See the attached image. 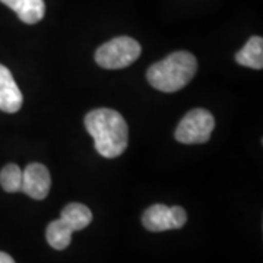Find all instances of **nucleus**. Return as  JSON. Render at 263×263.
Instances as JSON below:
<instances>
[{
	"label": "nucleus",
	"mask_w": 263,
	"mask_h": 263,
	"mask_svg": "<svg viewBox=\"0 0 263 263\" xmlns=\"http://www.w3.org/2000/svg\"><path fill=\"white\" fill-rule=\"evenodd\" d=\"M60 218L65 222H67L73 231H81L91 224L92 212L89 208L85 206L82 203H69L63 208Z\"/></svg>",
	"instance_id": "nucleus-10"
},
{
	"label": "nucleus",
	"mask_w": 263,
	"mask_h": 263,
	"mask_svg": "<svg viewBox=\"0 0 263 263\" xmlns=\"http://www.w3.org/2000/svg\"><path fill=\"white\" fill-rule=\"evenodd\" d=\"M0 263H15V260H13L8 253L0 252Z\"/></svg>",
	"instance_id": "nucleus-13"
},
{
	"label": "nucleus",
	"mask_w": 263,
	"mask_h": 263,
	"mask_svg": "<svg viewBox=\"0 0 263 263\" xmlns=\"http://www.w3.org/2000/svg\"><path fill=\"white\" fill-rule=\"evenodd\" d=\"M237 63L252 69H262L263 67V40L262 37L254 35L252 37L245 47L235 54Z\"/></svg>",
	"instance_id": "nucleus-9"
},
{
	"label": "nucleus",
	"mask_w": 263,
	"mask_h": 263,
	"mask_svg": "<svg viewBox=\"0 0 263 263\" xmlns=\"http://www.w3.org/2000/svg\"><path fill=\"white\" fill-rule=\"evenodd\" d=\"M50 186H51L50 173L47 167H44L43 164L32 162L22 171L21 192L28 195L29 197L35 200L46 199L50 192Z\"/></svg>",
	"instance_id": "nucleus-6"
},
{
	"label": "nucleus",
	"mask_w": 263,
	"mask_h": 263,
	"mask_svg": "<svg viewBox=\"0 0 263 263\" xmlns=\"http://www.w3.org/2000/svg\"><path fill=\"white\" fill-rule=\"evenodd\" d=\"M141 44L130 37H116L95 53V62L104 69H123L141 56Z\"/></svg>",
	"instance_id": "nucleus-3"
},
{
	"label": "nucleus",
	"mask_w": 263,
	"mask_h": 263,
	"mask_svg": "<svg viewBox=\"0 0 263 263\" xmlns=\"http://www.w3.org/2000/svg\"><path fill=\"white\" fill-rule=\"evenodd\" d=\"M24 97L6 66L0 65V110L5 113H16L22 107Z\"/></svg>",
	"instance_id": "nucleus-7"
},
{
	"label": "nucleus",
	"mask_w": 263,
	"mask_h": 263,
	"mask_svg": "<svg viewBox=\"0 0 263 263\" xmlns=\"http://www.w3.org/2000/svg\"><path fill=\"white\" fill-rule=\"evenodd\" d=\"M0 2L13 12H16L18 18L28 25L40 22L46 13L44 0H0Z\"/></svg>",
	"instance_id": "nucleus-8"
},
{
	"label": "nucleus",
	"mask_w": 263,
	"mask_h": 263,
	"mask_svg": "<svg viewBox=\"0 0 263 263\" xmlns=\"http://www.w3.org/2000/svg\"><path fill=\"white\" fill-rule=\"evenodd\" d=\"M214 127H215L214 116L205 108H195L181 119V122L174 132V136L179 142L187 145L205 143L209 141Z\"/></svg>",
	"instance_id": "nucleus-4"
},
{
	"label": "nucleus",
	"mask_w": 263,
	"mask_h": 263,
	"mask_svg": "<svg viewBox=\"0 0 263 263\" xmlns=\"http://www.w3.org/2000/svg\"><path fill=\"white\" fill-rule=\"evenodd\" d=\"M197 69L196 57L189 51H176L148 69V82L162 92H176L192 81Z\"/></svg>",
	"instance_id": "nucleus-2"
},
{
	"label": "nucleus",
	"mask_w": 263,
	"mask_h": 263,
	"mask_svg": "<svg viewBox=\"0 0 263 263\" xmlns=\"http://www.w3.org/2000/svg\"><path fill=\"white\" fill-rule=\"evenodd\" d=\"M187 222V214L181 206L152 205L142 215L143 227L152 233H161L167 230H179Z\"/></svg>",
	"instance_id": "nucleus-5"
},
{
	"label": "nucleus",
	"mask_w": 263,
	"mask_h": 263,
	"mask_svg": "<svg viewBox=\"0 0 263 263\" xmlns=\"http://www.w3.org/2000/svg\"><path fill=\"white\" fill-rule=\"evenodd\" d=\"M85 127L94 138L95 149L104 158H117L127 148V123L116 110L97 108L89 111L85 117Z\"/></svg>",
	"instance_id": "nucleus-1"
},
{
	"label": "nucleus",
	"mask_w": 263,
	"mask_h": 263,
	"mask_svg": "<svg viewBox=\"0 0 263 263\" xmlns=\"http://www.w3.org/2000/svg\"><path fill=\"white\" fill-rule=\"evenodd\" d=\"M22 184V170L16 164H8L0 171V186L8 193L21 192Z\"/></svg>",
	"instance_id": "nucleus-12"
},
{
	"label": "nucleus",
	"mask_w": 263,
	"mask_h": 263,
	"mask_svg": "<svg viewBox=\"0 0 263 263\" xmlns=\"http://www.w3.org/2000/svg\"><path fill=\"white\" fill-rule=\"evenodd\" d=\"M75 231L69 227L67 222H65L62 218L56 221H51L46 230V238L47 243L56 250H65L67 246L72 241V234Z\"/></svg>",
	"instance_id": "nucleus-11"
}]
</instances>
